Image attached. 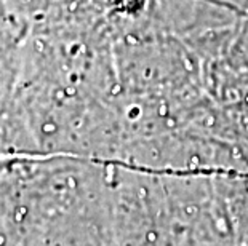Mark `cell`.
<instances>
[{
	"label": "cell",
	"instance_id": "cell-1",
	"mask_svg": "<svg viewBox=\"0 0 248 246\" xmlns=\"http://www.w3.org/2000/svg\"><path fill=\"white\" fill-rule=\"evenodd\" d=\"M215 179L229 209L235 246H248V173H223Z\"/></svg>",
	"mask_w": 248,
	"mask_h": 246
},
{
	"label": "cell",
	"instance_id": "cell-2",
	"mask_svg": "<svg viewBox=\"0 0 248 246\" xmlns=\"http://www.w3.org/2000/svg\"><path fill=\"white\" fill-rule=\"evenodd\" d=\"M213 2L228 5V7H232V8L239 10V12H244V13L248 7V0H213Z\"/></svg>",
	"mask_w": 248,
	"mask_h": 246
}]
</instances>
